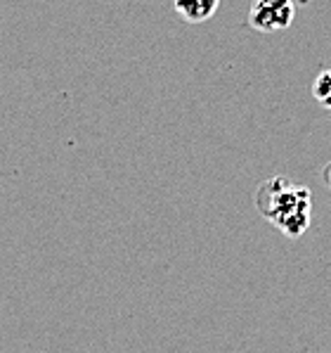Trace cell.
<instances>
[{
	"label": "cell",
	"instance_id": "obj_4",
	"mask_svg": "<svg viewBox=\"0 0 331 353\" xmlns=\"http://www.w3.org/2000/svg\"><path fill=\"white\" fill-rule=\"evenodd\" d=\"M312 95L324 110L331 112V69L317 74V79H314V83H312Z\"/></svg>",
	"mask_w": 331,
	"mask_h": 353
},
{
	"label": "cell",
	"instance_id": "obj_2",
	"mask_svg": "<svg viewBox=\"0 0 331 353\" xmlns=\"http://www.w3.org/2000/svg\"><path fill=\"white\" fill-rule=\"evenodd\" d=\"M296 5L294 0H256L248 12V24L256 31H284L294 24Z\"/></svg>",
	"mask_w": 331,
	"mask_h": 353
},
{
	"label": "cell",
	"instance_id": "obj_5",
	"mask_svg": "<svg viewBox=\"0 0 331 353\" xmlns=\"http://www.w3.org/2000/svg\"><path fill=\"white\" fill-rule=\"evenodd\" d=\"M322 178H324V183H327V185L331 188V161L327 166H324V171H322Z\"/></svg>",
	"mask_w": 331,
	"mask_h": 353
},
{
	"label": "cell",
	"instance_id": "obj_1",
	"mask_svg": "<svg viewBox=\"0 0 331 353\" xmlns=\"http://www.w3.org/2000/svg\"><path fill=\"white\" fill-rule=\"evenodd\" d=\"M310 190L294 185L284 176L263 181L253 194V204H256L258 214L291 240L301 237L310 228Z\"/></svg>",
	"mask_w": 331,
	"mask_h": 353
},
{
	"label": "cell",
	"instance_id": "obj_3",
	"mask_svg": "<svg viewBox=\"0 0 331 353\" xmlns=\"http://www.w3.org/2000/svg\"><path fill=\"white\" fill-rule=\"evenodd\" d=\"M173 8L187 24H202L220 8V0H173Z\"/></svg>",
	"mask_w": 331,
	"mask_h": 353
}]
</instances>
